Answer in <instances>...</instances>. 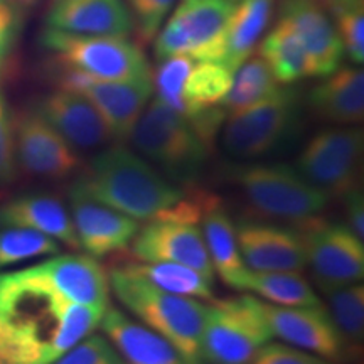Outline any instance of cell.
Returning a JSON list of instances; mask_svg holds the SVG:
<instances>
[{"label":"cell","instance_id":"obj_41","mask_svg":"<svg viewBox=\"0 0 364 364\" xmlns=\"http://www.w3.org/2000/svg\"><path fill=\"white\" fill-rule=\"evenodd\" d=\"M346 218H348V226L359 240L364 241V198L358 188L346 196Z\"/></svg>","mask_w":364,"mask_h":364},{"label":"cell","instance_id":"obj_30","mask_svg":"<svg viewBox=\"0 0 364 364\" xmlns=\"http://www.w3.org/2000/svg\"><path fill=\"white\" fill-rule=\"evenodd\" d=\"M243 290L257 294L268 304L282 307L318 306L311 284L299 272H248Z\"/></svg>","mask_w":364,"mask_h":364},{"label":"cell","instance_id":"obj_25","mask_svg":"<svg viewBox=\"0 0 364 364\" xmlns=\"http://www.w3.org/2000/svg\"><path fill=\"white\" fill-rule=\"evenodd\" d=\"M275 14L277 0H235L221 38L220 63L233 73L238 70L241 63L257 51Z\"/></svg>","mask_w":364,"mask_h":364},{"label":"cell","instance_id":"obj_20","mask_svg":"<svg viewBox=\"0 0 364 364\" xmlns=\"http://www.w3.org/2000/svg\"><path fill=\"white\" fill-rule=\"evenodd\" d=\"M46 27L100 38H129L135 31L125 0H59L49 6Z\"/></svg>","mask_w":364,"mask_h":364},{"label":"cell","instance_id":"obj_17","mask_svg":"<svg viewBox=\"0 0 364 364\" xmlns=\"http://www.w3.org/2000/svg\"><path fill=\"white\" fill-rule=\"evenodd\" d=\"M262 306L273 338L324 359H343L346 356L343 339L322 304L282 307L262 302Z\"/></svg>","mask_w":364,"mask_h":364},{"label":"cell","instance_id":"obj_35","mask_svg":"<svg viewBox=\"0 0 364 364\" xmlns=\"http://www.w3.org/2000/svg\"><path fill=\"white\" fill-rule=\"evenodd\" d=\"M334 26L343 44L344 54L354 65H363L364 61V9L363 2L354 6L332 11Z\"/></svg>","mask_w":364,"mask_h":364},{"label":"cell","instance_id":"obj_22","mask_svg":"<svg viewBox=\"0 0 364 364\" xmlns=\"http://www.w3.org/2000/svg\"><path fill=\"white\" fill-rule=\"evenodd\" d=\"M307 105L318 120L336 127H354L364 118V71L361 68H339L324 76L311 90Z\"/></svg>","mask_w":364,"mask_h":364},{"label":"cell","instance_id":"obj_3","mask_svg":"<svg viewBox=\"0 0 364 364\" xmlns=\"http://www.w3.org/2000/svg\"><path fill=\"white\" fill-rule=\"evenodd\" d=\"M110 287L127 311L174 344L193 364L203 361V332L208 306L193 297L164 292L125 268H113Z\"/></svg>","mask_w":364,"mask_h":364},{"label":"cell","instance_id":"obj_10","mask_svg":"<svg viewBox=\"0 0 364 364\" xmlns=\"http://www.w3.org/2000/svg\"><path fill=\"white\" fill-rule=\"evenodd\" d=\"M364 147L363 129L332 127L312 136L295 169L327 198L344 199L358 188Z\"/></svg>","mask_w":364,"mask_h":364},{"label":"cell","instance_id":"obj_28","mask_svg":"<svg viewBox=\"0 0 364 364\" xmlns=\"http://www.w3.org/2000/svg\"><path fill=\"white\" fill-rule=\"evenodd\" d=\"M132 275L140 277L164 292L184 297L211 300L215 297V280L208 279L194 268L169 262L130 263L124 267Z\"/></svg>","mask_w":364,"mask_h":364},{"label":"cell","instance_id":"obj_12","mask_svg":"<svg viewBox=\"0 0 364 364\" xmlns=\"http://www.w3.org/2000/svg\"><path fill=\"white\" fill-rule=\"evenodd\" d=\"M56 81L63 90L76 91L95 105L112 140L124 142L152 97V76L132 81L95 80L83 73L56 66Z\"/></svg>","mask_w":364,"mask_h":364},{"label":"cell","instance_id":"obj_8","mask_svg":"<svg viewBox=\"0 0 364 364\" xmlns=\"http://www.w3.org/2000/svg\"><path fill=\"white\" fill-rule=\"evenodd\" d=\"M302 115V98L294 88H279L260 103L226 117L223 147L236 159H258L285 144Z\"/></svg>","mask_w":364,"mask_h":364},{"label":"cell","instance_id":"obj_33","mask_svg":"<svg viewBox=\"0 0 364 364\" xmlns=\"http://www.w3.org/2000/svg\"><path fill=\"white\" fill-rule=\"evenodd\" d=\"M56 253L59 243L51 236L31 228L0 225V270Z\"/></svg>","mask_w":364,"mask_h":364},{"label":"cell","instance_id":"obj_38","mask_svg":"<svg viewBox=\"0 0 364 364\" xmlns=\"http://www.w3.org/2000/svg\"><path fill=\"white\" fill-rule=\"evenodd\" d=\"M26 14L11 0H0V83L11 66V61L19 43Z\"/></svg>","mask_w":364,"mask_h":364},{"label":"cell","instance_id":"obj_18","mask_svg":"<svg viewBox=\"0 0 364 364\" xmlns=\"http://www.w3.org/2000/svg\"><path fill=\"white\" fill-rule=\"evenodd\" d=\"M236 240L241 258L252 272H302L307 267L302 238L294 228L241 221Z\"/></svg>","mask_w":364,"mask_h":364},{"label":"cell","instance_id":"obj_32","mask_svg":"<svg viewBox=\"0 0 364 364\" xmlns=\"http://www.w3.org/2000/svg\"><path fill=\"white\" fill-rule=\"evenodd\" d=\"M329 316L343 339L346 353H356L364 338V287L351 284L326 292Z\"/></svg>","mask_w":364,"mask_h":364},{"label":"cell","instance_id":"obj_16","mask_svg":"<svg viewBox=\"0 0 364 364\" xmlns=\"http://www.w3.org/2000/svg\"><path fill=\"white\" fill-rule=\"evenodd\" d=\"M70 215L80 248L93 258L125 250L140 230L139 221L97 203L76 182L70 189Z\"/></svg>","mask_w":364,"mask_h":364},{"label":"cell","instance_id":"obj_21","mask_svg":"<svg viewBox=\"0 0 364 364\" xmlns=\"http://www.w3.org/2000/svg\"><path fill=\"white\" fill-rule=\"evenodd\" d=\"M31 268L71 302L100 311L108 309L110 280L97 258L90 255H58Z\"/></svg>","mask_w":364,"mask_h":364},{"label":"cell","instance_id":"obj_44","mask_svg":"<svg viewBox=\"0 0 364 364\" xmlns=\"http://www.w3.org/2000/svg\"><path fill=\"white\" fill-rule=\"evenodd\" d=\"M56 2H59V0H48L49 6H53V4H56Z\"/></svg>","mask_w":364,"mask_h":364},{"label":"cell","instance_id":"obj_43","mask_svg":"<svg viewBox=\"0 0 364 364\" xmlns=\"http://www.w3.org/2000/svg\"><path fill=\"white\" fill-rule=\"evenodd\" d=\"M11 2L14 4V6H16L17 9H21L22 12H29V11H33V9H36L39 6L41 2H43V0H11Z\"/></svg>","mask_w":364,"mask_h":364},{"label":"cell","instance_id":"obj_4","mask_svg":"<svg viewBox=\"0 0 364 364\" xmlns=\"http://www.w3.org/2000/svg\"><path fill=\"white\" fill-rule=\"evenodd\" d=\"M130 140L142 157L156 164V169L171 182H194L209 156V147L188 118L157 98L145 107Z\"/></svg>","mask_w":364,"mask_h":364},{"label":"cell","instance_id":"obj_29","mask_svg":"<svg viewBox=\"0 0 364 364\" xmlns=\"http://www.w3.org/2000/svg\"><path fill=\"white\" fill-rule=\"evenodd\" d=\"M233 83V71L220 61H196L184 83V117L223 107Z\"/></svg>","mask_w":364,"mask_h":364},{"label":"cell","instance_id":"obj_23","mask_svg":"<svg viewBox=\"0 0 364 364\" xmlns=\"http://www.w3.org/2000/svg\"><path fill=\"white\" fill-rule=\"evenodd\" d=\"M100 326L127 364H193L174 344L118 309L108 307Z\"/></svg>","mask_w":364,"mask_h":364},{"label":"cell","instance_id":"obj_37","mask_svg":"<svg viewBox=\"0 0 364 364\" xmlns=\"http://www.w3.org/2000/svg\"><path fill=\"white\" fill-rule=\"evenodd\" d=\"M134 17L135 33L142 43H150L156 38L167 14L172 11L177 0H125Z\"/></svg>","mask_w":364,"mask_h":364},{"label":"cell","instance_id":"obj_1","mask_svg":"<svg viewBox=\"0 0 364 364\" xmlns=\"http://www.w3.org/2000/svg\"><path fill=\"white\" fill-rule=\"evenodd\" d=\"M103 314L68 300L31 267L0 273V364H54Z\"/></svg>","mask_w":364,"mask_h":364},{"label":"cell","instance_id":"obj_9","mask_svg":"<svg viewBox=\"0 0 364 364\" xmlns=\"http://www.w3.org/2000/svg\"><path fill=\"white\" fill-rule=\"evenodd\" d=\"M235 0H179L169 21L156 36V58H193L194 61H220L221 38Z\"/></svg>","mask_w":364,"mask_h":364},{"label":"cell","instance_id":"obj_34","mask_svg":"<svg viewBox=\"0 0 364 364\" xmlns=\"http://www.w3.org/2000/svg\"><path fill=\"white\" fill-rule=\"evenodd\" d=\"M159 63L161 65L156 70V75L152 76V86L156 88L157 100L184 117V83L196 61L193 58L181 54V56L162 59Z\"/></svg>","mask_w":364,"mask_h":364},{"label":"cell","instance_id":"obj_40","mask_svg":"<svg viewBox=\"0 0 364 364\" xmlns=\"http://www.w3.org/2000/svg\"><path fill=\"white\" fill-rule=\"evenodd\" d=\"M250 364H331L327 359L309 354L304 349L285 344L268 343Z\"/></svg>","mask_w":364,"mask_h":364},{"label":"cell","instance_id":"obj_6","mask_svg":"<svg viewBox=\"0 0 364 364\" xmlns=\"http://www.w3.org/2000/svg\"><path fill=\"white\" fill-rule=\"evenodd\" d=\"M235 181L258 215L304 223L324 211L329 198L287 164H252L235 171Z\"/></svg>","mask_w":364,"mask_h":364},{"label":"cell","instance_id":"obj_15","mask_svg":"<svg viewBox=\"0 0 364 364\" xmlns=\"http://www.w3.org/2000/svg\"><path fill=\"white\" fill-rule=\"evenodd\" d=\"M132 252L136 260L179 263L215 280V268L198 225L152 220L150 225L136 231L132 240Z\"/></svg>","mask_w":364,"mask_h":364},{"label":"cell","instance_id":"obj_42","mask_svg":"<svg viewBox=\"0 0 364 364\" xmlns=\"http://www.w3.org/2000/svg\"><path fill=\"white\" fill-rule=\"evenodd\" d=\"M321 2L329 9V12H332V11H338V9L354 6V4L363 2V0H321Z\"/></svg>","mask_w":364,"mask_h":364},{"label":"cell","instance_id":"obj_7","mask_svg":"<svg viewBox=\"0 0 364 364\" xmlns=\"http://www.w3.org/2000/svg\"><path fill=\"white\" fill-rule=\"evenodd\" d=\"M273 339L262 300L241 295L208 306L203 332V361L250 364Z\"/></svg>","mask_w":364,"mask_h":364},{"label":"cell","instance_id":"obj_26","mask_svg":"<svg viewBox=\"0 0 364 364\" xmlns=\"http://www.w3.org/2000/svg\"><path fill=\"white\" fill-rule=\"evenodd\" d=\"M201 225L215 273L221 277V280L228 287L243 290L245 279H247L250 268L245 265L243 258H241L235 223L221 208L220 201L204 213Z\"/></svg>","mask_w":364,"mask_h":364},{"label":"cell","instance_id":"obj_27","mask_svg":"<svg viewBox=\"0 0 364 364\" xmlns=\"http://www.w3.org/2000/svg\"><path fill=\"white\" fill-rule=\"evenodd\" d=\"M257 54L267 63L279 85H294L312 76L306 49L297 34L282 21L260 41Z\"/></svg>","mask_w":364,"mask_h":364},{"label":"cell","instance_id":"obj_36","mask_svg":"<svg viewBox=\"0 0 364 364\" xmlns=\"http://www.w3.org/2000/svg\"><path fill=\"white\" fill-rule=\"evenodd\" d=\"M54 364H127L110 339L98 334H90L75 348L63 354Z\"/></svg>","mask_w":364,"mask_h":364},{"label":"cell","instance_id":"obj_5","mask_svg":"<svg viewBox=\"0 0 364 364\" xmlns=\"http://www.w3.org/2000/svg\"><path fill=\"white\" fill-rule=\"evenodd\" d=\"M39 41L53 54L54 66L83 73L90 78L132 81L152 76L142 49L127 38L78 36L46 27Z\"/></svg>","mask_w":364,"mask_h":364},{"label":"cell","instance_id":"obj_39","mask_svg":"<svg viewBox=\"0 0 364 364\" xmlns=\"http://www.w3.org/2000/svg\"><path fill=\"white\" fill-rule=\"evenodd\" d=\"M14 122L6 97L0 91V186H7L17 177Z\"/></svg>","mask_w":364,"mask_h":364},{"label":"cell","instance_id":"obj_31","mask_svg":"<svg viewBox=\"0 0 364 364\" xmlns=\"http://www.w3.org/2000/svg\"><path fill=\"white\" fill-rule=\"evenodd\" d=\"M279 88L280 86L267 63L257 53H253L233 73V83L223 102V108L226 115L247 110L270 97Z\"/></svg>","mask_w":364,"mask_h":364},{"label":"cell","instance_id":"obj_13","mask_svg":"<svg viewBox=\"0 0 364 364\" xmlns=\"http://www.w3.org/2000/svg\"><path fill=\"white\" fill-rule=\"evenodd\" d=\"M16 161L26 174L63 179L80 167L75 149L53 129L36 108L12 113Z\"/></svg>","mask_w":364,"mask_h":364},{"label":"cell","instance_id":"obj_2","mask_svg":"<svg viewBox=\"0 0 364 364\" xmlns=\"http://www.w3.org/2000/svg\"><path fill=\"white\" fill-rule=\"evenodd\" d=\"M76 184L91 199L136 221H152L182 198V189L167 181L147 159L113 145L102 150Z\"/></svg>","mask_w":364,"mask_h":364},{"label":"cell","instance_id":"obj_19","mask_svg":"<svg viewBox=\"0 0 364 364\" xmlns=\"http://www.w3.org/2000/svg\"><path fill=\"white\" fill-rule=\"evenodd\" d=\"M34 108L76 152L102 149L112 140L95 105L76 91L59 88L41 98Z\"/></svg>","mask_w":364,"mask_h":364},{"label":"cell","instance_id":"obj_14","mask_svg":"<svg viewBox=\"0 0 364 364\" xmlns=\"http://www.w3.org/2000/svg\"><path fill=\"white\" fill-rule=\"evenodd\" d=\"M279 21L285 22L306 49L312 76L331 75L343 65V44L321 0H277Z\"/></svg>","mask_w":364,"mask_h":364},{"label":"cell","instance_id":"obj_24","mask_svg":"<svg viewBox=\"0 0 364 364\" xmlns=\"http://www.w3.org/2000/svg\"><path fill=\"white\" fill-rule=\"evenodd\" d=\"M0 225L22 226L51 236L58 243L80 250V241L61 199L49 194H26L0 206Z\"/></svg>","mask_w":364,"mask_h":364},{"label":"cell","instance_id":"obj_11","mask_svg":"<svg viewBox=\"0 0 364 364\" xmlns=\"http://www.w3.org/2000/svg\"><path fill=\"white\" fill-rule=\"evenodd\" d=\"M306 262L322 292L358 284L364 277V243L346 225L317 218L299 223Z\"/></svg>","mask_w":364,"mask_h":364}]
</instances>
